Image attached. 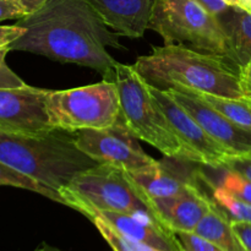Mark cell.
<instances>
[{"label":"cell","instance_id":"1","mask_svg":"<svg viewBox=\"0 0 251 251\" xmlns=\"http://www.w3.org/2000/svg\"><path fill=\"white\" fill-rule=\"evenodd\" d=\"M15 25L25 33L9 44L10 50L87 66L103 77L118 63L107 48H123L120 34L108 28L87 0H47Z\"/></svg>","mask_w":251,"mask_h":251},{"label":"cell","instance_id":"2","mask_svg":"<svg viewBox=\"0 0 251 251\" xmlns=\"http://www.w3.org/2000/svg\"><path fill=\"white\" fill-rule=\"evenodd\" d=\"M150 86L167 91L183 85L202 93L243 100L242 68L229 59L184 46L153 47L132 65Z\"/></svg>","mask_w":251,"mask_h":251},{"label":"cell","instance_id":"3","mask_svg":"<svg viewBox=\"0 0 251 251\" xmlns=\"http://www.w3.org/2000/svg\"><path fill=\"white\" fill-rule=\"evenodd\" d=\"M0 162L58 193L98 164L78 150L75 132L59 129L42 136L0 132Z\"/></svg>","mask_w":251,"mask_h":251},{"label":"cell","instance_id":"4","mask_svg":"<svg viewBox=\"0 0 251 251\" xmlns=\"http://www.w3.org/2000/svg\"><path fill=\"white\" fill-rule=\"evenodd\" d=\"M103 78L113 81L117 86L120 100L119 119L135 137L156 147L168 158L196 163L157 104L150 85L134 66L117 63Z\"/></svg>","mask_w":251,"mask_h":251},{"label":"cell","instance_id":"5","mask_svg":"<svg viewBox=\"0 0 251 251\" xmlns=\"http://www.w3.org/2000/svg\"><path fill=\"white\" fill-rule=\"evenodd\" d=\"M149 28L157 32L164 44L184 46L237 64L217 16L196 0H154Z\"/></svg>","mask_w":251,"mask_h":251},{"label":"cell","instance_id":"6","mask_svg":"<svg viewBox=\"0 0 251 251\" xmlns=\"http://www.w3.org/2000/svg\"><path fill=\"white\" fill-rule=\"evenodd\" d=\"M59 194L64 205L85 216L100 211L151 215L125 172L109 164L98 163L81 172Z\"/></svg>","mask_w":251,"mask_h":251},{"label":"cell","instance_id":"7","mask_svg":"<svg viewBox=\"0 0 251 251\" xmlns=\"http://www.w3.org/2000/svg\"><path fill=\"white\" fill-rule=\"evenodd\" d=\"M48 113L54 129L76 132L83 129H107L120 117V100L115 83L100 82L63 91H51Z\"/></svg>","mask_w":251,"mask_h":251},{"label":"cell","instance_id":"8","mask_svg":"<svg viewBox=\"0 0 251 251\" xmlns=\"http://www.w3.org/2000/svg\"><path fill=\"white\" fill-rule=\"evenodd\" d=\"M75 135L78 150L97 163L109 164L127 173L157 163L142 150L139 139L120 119L107 129H83L76 131Z\"/></svg>","mask_w":251,"mask_h":251},{"label":"cell","instance_id":"9","mask_svg":"<svg viewBox=\"0 0 251 251\" xmlns=\"http://www.w3.org/2000/svg\"><path fill=\"white\" fill-rule=\"evenodd\" d=\"M49 93L29 85L0 88V132L42 136L55 130L48 113Z\"/></svg>","mask_w":251,"mask_h":251},{"label":"cell","instance_id":"10","mask_svg":"<svg viewBox=\"0 0 251 251\" xmlns=\"http://www.w3.org/2000/svg\"><path fill=\"white\" fill-rule=\"evenodd\" d=\"M150 90L168 119L172 129L183 146L193 154L196 163L222 169L225 162L233 154L211 137L208 132L174 100L168 91L158 90L152 86H150Z\"/></svg>","mask_w":251,"mask_h":251},{"label":"cell","instance_id":"11","mask_svg":"<svg viewBox=\"0 0 251 251\" xmlns=\"http://www.w3.org/2000/svg\"><path fill=\"white\" fill-rule=\"evenodd\" d=\"M167 91L211 137L226 147L233 156H251V130L243 129L230 122L201 100L191 88L174 85Z\"/></svg>","mask_w":251,"mask_h":251},{"label":"cell","instance_id":"12","mask_svg":"<svg viewBox=\"0 0 251 251\" xmlns=\"http://www.w3.org/2000/svg\"><path fill=\"white\" fill-rule=\"evenodd\" d=\"M202 176L201 173L198 180L179 195L146 201L151 215L174 234L195 232L199 223L210 211L212 199L201 189Z\"/></svg>","mask_w":251,"mask_h":251},{"label":"cell","instance_id":"13","mask_svg":"<svg viewBox=\"0 0 251 251\" xmlns=\"http://www.w3.org/2000/svg\"><path fill=\"white\" fill-rule=\"evenodd\" d=\"M189 161H179L178 166L169 161H157L153 166L136 172H125L140 198L146 201L173 198L196 181L201 172L184 169Z\"/></svg>","mask_w":251,"mask_h":251},{"label":"cell","instance_id":"14","mask_svg":"<svg viewBox=\"0 0 251 251\" xmlns=\"http://www.w3.org/2000/svg\"><path fill=\"white\" fill-rule=\"evenodd\" d=\"M98 216L122 234L162 251L184 250L176 235L154 220L150 213H122L112 211L90 212L86 217Z\"/></svg>","mask_w":251,"mask_h":251},{"label":"cell","instance_id":"15","mask_svg":"<svg viewBox=\"0 0 251 251\" xmlns=\"http://www.w3.org/2000/svg\"><path fill=\"white\" fill-rule=\"evenodd\" d=\"M108 27L129 38H141L149 28L154 0H87Z\"/></svg>","mask_w":251,"mask_h":251},{"label":"cell","instance_id":"16","mask_svg":"<svg viewBox=\"0 0 251 251\" xmlns=\"http://www.w3.org/2000/svg\"><path fill=\"white\" fill-rule=\"evenodd\" d=\"M234 53L235 61L244 68L251 61V12L229 6L217 16Z\"/></svg>","mask_w":251,"mask_h":251},{"label":"cell","instance_id":"17","mask_svg":"<svg viewBox=\"0 0 251 251\" xmlns=\"http://www.w3.org/2000/svg\"><path fill=\"white\" fill-rule=\"evenodd\" d=\"M194 233L215 243L225 251H248L233 230L230 221L213 201L208 213L201 220Z\"/></svg>","mask_w":251,"mask_h":251},{"label":"cell","instance_id":"18","mask_svg":"<svg viewBox=\"0 0 251 251\" xmlns=\"http://www.w3.org/2000/svg\"><path fill=\"white\" fill-rule=\"evenodd\" d=\"M193 90V88H191ZM201 100L211 105L213 109L225 115L227 119L237 124L243 129L251 130V100L248 98L235 100V98H226L220 96L208 95V93L199 92L193 90Z\"/></svg>","mask_w":251,"mask_h":251},{"label":"cell","instance_id":"19","mask_svg":"<svg viewBox=\"0 0 251 251\" xmlns=\"http://www.w3.org/2000/svg\"><path fill=\"white\" fill-rule=\"evenodd\" d=\"M0 185L26 189V190L33 191V193L46 196V198L50 199V200L55 201V202L63 203L64 205L63 198H61L60 194H59L58 191L53 190V189L38 183V181L34 180V179L25 176L24 173L11 168V167L2 163V162H0Z\"/></svg>","mask_w":251,"mask_h":251},{"label":"cell","instance_id":"20","mask_svg":"<svg viewBox=\"0 0 251 251\" xmlns=\"http://www.w3.org/2000/svg\"><path fill=\"white\" fill-rule=\"evenodd\" d=\"M211 199L230 222L251 223V205L245 200L233 195L221 185L213 186Z\"/></svg>","mask_w":251,"mask_h":251},{"label":"cell","instance_id":"21","mask_svg":"<svg viewBox=\"0 0 251 251\" xmlns=\"http://www.w3.org/2000/svg\"><path fill=\"white\" fill-rule=\"evenodd\" d=\"M88 218L95 225V227L100 233L103 239L108 243V245L112 248L113 251H162L122 234L117 229L110 227L107 222H104L98 216H90Z\"/></svg>","mask_w":251,"mask_h":251},{"label":"cell","instance_id":"22","mask_svg":"<svg viewBox=\"0 0 251 251\" xmlns=\"http://www.w3.org/2000/svg\"><path fill=\"white\" fill-rule=\"evenodd\" d=\"M222 188L229 191L233 195L243 199L251 205V181L243 178L242 176L233 172L226 171V176H223L222 181L220 184Z\"/></svg>","mask_w":251,"mask_h":251},{"label":"cell","instance_id":"23","mask_svg":"<svg viewBox=\"0 0 251 251\" xmlns=\"http://www.w3.org/2000/svg\"><path fill=\"white\" fill-rule=\"evenodd\" d=\"M176 235L185 251H225L215 243L194 232L176 233Z\"/></svg>","mask_w":251,"mask_h":251},{"label":"cell","instance_id":"24","mask_svg":"<svg viewBox=\"0 0 251 251\" xmlns=\"http://www.w3.org/2000/svg\"><path fill=\"white\" fill-rule=\"evenodd\" d=\"M9 51H11L10 50L9 46L0 47V88L24 87L27 83L14 73V71L7 66L6 61H5L6 54L9 53Z\"/></svg>","mask_w":251,"mask_h":251},{"label":"cell","instance_id":"25","mask_svg":"<svg viewBox=\"0 0 251 251\" xmlns=\"http://www.w3.org/2000/svg\"><path fill=\"white\" fill-rule=\"evenodd\" d=\"M222 169L233 172L251 181V156H232L225 162Z\"/></svg>","mask_w":251,"mask_h":251},{"label":"cell","instance_id":"26","mask_svg":"<svg viewBox=\"0 0 251 251\" xmlns=\"http://www.w3.org/2000/svg\"><path fill=\"white\" fill-rule=\"evenodd\" d=\"M27 15L28 14L26 10L14 0H0V22L6 20H20Z\"/></svg>","mask_w":251,"mask_h":251},{"label":"cell","instance_id":"27","mask_svg":"<svg viewBox=\"0 0 251 251\" xmlns=\"http://www.w3.org/2000/svg\"><path fill=\"white\" fill-rule=\"evenodd\" d=\"M25 33V28L12 25V26H0V47L9 46L10 43Z\"/></svg>","mask_w":251,"mask_h":251},{"label":"cell","instance_id":"28","mask_svg":"<svg viewBox=\"0 0 251 251\" xmlns=\"http://www.w3.org/2000/svg\"><path fill=\"white\" fill-rule=\"evenodd\" d=\"M232 228L242 244L248 251H251V223L248 222H230Z\"/></svg>","mask_w":251,"mask_h":251},{"label":"cell","instance_id":"29","mask_svg":"<svg viewBox=\"0 0 251 251\" xmlns=\"http://www.w3.org/2000/svg\"><path fill=\"white\" fill-rule=\"evenodd\" d=\"M196 1L202 5L207 11H210L215 16H218L229 7V5L223 0H196Z\"/></svg>","mask_w":251,"mask_h":251},{"label":"cell","instance_id":"30","mask_svg":"<svg viewBox=\"0 0 251 251\" xmlns=\"http://www.w3.org/2000/svg\"><path fill=\"white\" fill-rule=\"evenodd\" d=\"M15 2H17L19 5H21L25 10H26L27 14H32V12L37 11L42 5H44V2L47 0H14Z\"/></svg>","mask_w":251,"mask_h":251},{"label":"cell","instance_id":"31","mask_svg":"<svg viewBox=\"0 0 251 251\" xmlns=\"http://www.w3.org/2000/svg\"><path fill=\"white\" fill-rule=\"evenodd\" d=\"M243 81V90H244V95L245 98L251 100V81L249 80H245V78L242 77Z\"/></svg>","mask_w":251,"mask_h":251},{"label":"cell","instance_id":"32","mask_svg":"<svg viewBox=\"0 0 251 251\" xmlns=\"http://www.w3.org/2000/svg\"><path fill=\"white\" fill-rule=\"evenodd\" d=\"M235 1H237V7L251 12V0H235Z\"/></svg>","mask_w":251,"mask_h":251},{"label":"cell","instance_id":"33","mask_svg":"<svg viewBox=\"0 0 251 251\" xmlns=\"http://www.w3.org/2000/svg\"><path fill=\"white\" fill-rule=\"evenodd\" d=\"M242 77L251 81V61L249 64H247L244 68H242Z\"/></svg>","mask_w":251,"mask_h":251},{"label":"cell","instance_id":"34","mask_svg":"<svg viewBox=\"0 0 251 251\" xmlns=\"http://www.w3.org/2000/svg\"><path fill=\"white\" fill-rule=\"evenodd\" d=\"M36 251H65V250H61V249H58V248L50 247V245H48V244H42Z\"/></svg>","mask_w":251,"mask_h":251},{"label":"cell","instance_id":"35","mask_svg":"<svg viewBox=\"0 0 251 251\" xmlns=\"http://www.w3.org/2000/svg\"><path fill=\"white\" fill-rule=\"evenodd\" d=\"M223 1L227 2V4L229 5V6H235V7H237V1H235V0H223Z\"/></svg>","mask_w":251,"mask_h":251},{"label":"cell","instance_id":"36","mask_svg":"<svg viewBox=\"0 0 251 251\" xmlns=\"http://www.w3.org/2000/svg\"><path fill=\"white\" fill-rule=\"evenodd\" d=\"M181 251H185V250H181Z\"/></svg>","mask_w":251,"mask_h":251}]
</instances>
